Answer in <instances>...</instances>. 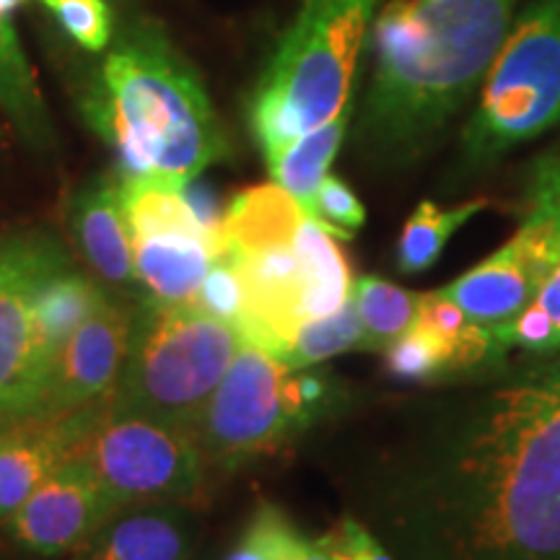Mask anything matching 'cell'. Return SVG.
<instances>
[{"instance_id": "1f68e13d", "label": "cell", "mask_w": 560, "mask_h": 560, "mask_svg": "<svg viewBox=\"0 0 560 560\" xmlns=\"http://www.w3.org/2000/svg\"><path fill=\"white\" fill-rule=\"evenodd\" d=\"M319 540L332 560H395L389 550L353 516H342Z\"/></svg>"}, {"instance_id": "cb8c5ba5", "label": "cell", "mask_w": 560, "mask_h": 560, "mask_svg": "<svg viewBox=\"0 0 560 560\" xmlns=\"http://www.w3.org/2000/svg\"><path fill=\"white\" fill-rule=\"evenodd\" d=\"M353 301L363 327V350H384L408 332L418 314L416 293L380 276H363L353 283Z\"/></svg>"}, {"instance_id": "7c38bea8", "label": "cell", "mask_w": 560, "mask_h": 560, "mask_svg": "<svg viewBox=\"0 0 560 560\" xmlns=\"http://www.w3.org/2000/svg\"><path fill=\"white\" fill-rule=\"evenodd\" d=\"M55 270L21 278L0 293V412L11 418L39 416L45 405L55 355L39 338L32 293Z\"/></svg>"}, {"instance_id": "9a60e30c", "label": "cell", "mask_w": 560, "mask_h": 560, "mask_svg": "<svg viewBox=\"0 0 560 560\" xmlns=\"http://www.w3.org/2000/svg\"><path fill=\"white\" fill-rule=\"evenodd\" d=\"M70 229L83 260L96 276L115 285L136 283L130 223L125 215L120 182L102 177L83 187L70 210Z\"/></svg>"}, {"instance_id": "2e32d148", "label": "cell", "mask_w": 560, "mask_h": 560, "mask_svg": "<svg viewBox=\"0 0 560 560\" xmlns=\"http://www.w3.org/2000/svg\"><path fill=\"white\" fill-rule=\"evenodd\" d=\"M540 285L542 278L527 255L516 240H509L478 268L444 285L441 293L478 325H501L514 319L537 296Z\"/></svg>"}, {"instance_id": "277c9868", "label": "cell", "mask_w": 560, "mask_h": 560, "mask_svg": "<svg viewBox=\"0 0 560 560\" xmlns=\"http://www.w3.org/2000/svg\"><path fill=\"white\" fill-rule=\"evenodd\" d=\"M374 9L376 0H304L249 102L265 159L350 107Z\"/></svg>"}, {"instance_id": "4316f807", "label": "cell", "mask_w": 560, "mask_h": 560, "mask_svg": "<svg viewBox=\"0 0 560 560\" xmlns=\"http://www.w3.org/2000/svg\"><path fill=\"white\" fill-rule=\"evenodd\" d=\"M384 366L389 376L402 382H429L450 371L441 342L416 322L408 332L384 348Z\"/></svg>"}, {"instance_id": "484cf974", "label": "cell", "mask_w": 560, "mask_h": 560, "mask_svg": "<svg viewBox=\"0 0 560 560\" xmlns=\"http://www.w3.org/2000/svg\"><path fill=\"white\" fill-rule=\"evenodd\" d=\"M70 265L62 244L47 231H19L0 236V293L21 278Z\"/></svg>"}, {"instance_id": "f546056e", "label": "cell", "mask_w": 560, "mask_h": 560, "mask_svg": "<svg viewBox=\"0 0 560 560\" xmlns=\"http://www.w3.org/2000/svg\"><path fill=\"white\" fill-rule=\"evenodd\" d=\"M192 306L240 330L244 317V289L240 270L229 255L210 265L208 276L202 278L200 289L195 293Z\"/></svg>"}, {"instance_id": "4dcf8cb0", "label": "cell", "mask_w": 560, "mask_h": 560, "mask_svg": "<svg viewBox=\"0 0 560 560\" xmlns=\"http://www.w3.org/2000/svg\"><path fill=\"white\" fill-rule=\"evenodd\" d=\"M66 32L91 52L109 45L112 13L102 0H45Z\"/></svg>"}, {"instance_id": "9c48e42d", "label": "cell", "mask_w": 560, "mask_h": 560, "mask_svg": "<svg viewBox=\"0 0 560 560\" xmlns=\"http://www.w3.org/2000/svg\"><path fill=\"white\" fill-rule=\"evenodd\" d=\"M289 374L276 355L242 340L219 387L195 418L192 436L202 459L234 470L283 446L299 431L285 395Z\"/></svg>"}, {"instance_id": "5b68a950", "label": "cell", "mask_w": 560, "mask_h": 560, "mask_svg": "<svg viewBox=\"0 0 560 560\" xmlns=\"http://www.w3.org/2000/svg\"><path fill=\"white\" fill-rule=\"evenodd\" d=\"M240 346L242 335L229 322L192 304L145 296L132 310L128 353L109 408L192 431Z\"/></svg>"}, {"instance_id": "603a6c76", "label": "cell", "mask_w": 560, "mask_h": 560, "mask_svg": "<svg viewBox=\"0 0 560 560\" xmlns=\"http://www.w3.org/2000/svg\"><path fill=\"white\" fill-rule=\"evenodd\" d=\"M482 208H488V200H470L450 210L433 206L429 200L420 202L405 223L400 242H397V268L408 276L429 270L441 257L454 231L465 226Z\"/></svg>"}, {"instance_id": "83f0119b", "label": "cell", "mask_w": 560, "mask_h": 560, "mask_svg": "<svg viewBox=\"0 0 560 560\" xmlns=\"http://www.w3.org/2000/svg\"><path fill=\"white\" fill-rule=\"evenodd\" d=\"M304 213L312 221H317L335 240H350L363 226V221H366V208L361 206L355 192L350 190L346 182L332 177V174H327L322 179L319 190L314 192V198Z\"/></svg>"}, {"instance_id": "d6986e66", "label": "cell", "mask_w": 560, "mask_h": 560, "mask_svg": "<svg viewBox=\"0 0 560 560\" xmlns=\"http://www.w3.org/2000/svg\"><path fill=\"white\" fill-rule=\"evenodd\" d=\"M107 301L102 285L89 276L73 270V265L42 278L32 293V314L37 322L39 338L58 355L70 335Z\"/></svg>"}, {"instance_id": "d590c367", "label": "cell", "mask_w": 560, "mask_h": 560, "mask_svg": "<svg viewBox=\"0 0 560 560\" xmlns=\"http://www.w3.org/2000/svg\"><path fill=\"white\" fill-rule=\"evenodd\" d=\"M21 3H24V0H0V11L11 13V11L16 9V5H21Z\"/></svg>"}, {"instance_id": "8992f818", "label": "cell", "mask_w": 560, "mask_h": 560, "mask_svg": "<svg viewBox=\"0 0 560 560\" xmlns=\"http://www.w3.org/2000/svg\"><path fill=\"white\" fill-rule=\"evenodd\" d=\"M560 125V0H532L509 30L462 145L480 166Z\"/></svg>"}, {"instance_id": "d4e9b609", "label": "cell", "mask_w": 560, "mask_h": 560, "mask_svg": "<svg viewBox=\"0 0 560 560\" xmlns=\"http://www.w3.org/2000/svg\"><path fill=\"white\" fill-rule=\"evenodd\" d=\"M346 350H363V327L353 293L338 312L301 322L289 346L280 350L278 361L289 371H304Z\"/></svg>"}, {"instance_id": "836d02e7", "label": "cell", "mask_w": 560, "mask_h": 560, "mask_svg": "<svg viewBox=\"0 0 560 560\" xmlns=\"http://www.w3.org/2000/svg\"><path fill=\"white\" fill-rule=\"evenodd\" d=\"M283 560H332V558L325 545H322V540H310V537H304L301 532H296L289 545V550H285Z\"/></svg>"}, {"instance_id": "f1b7e54d", "label": "cell", "mask_w": 560, "mask_h": 560, "mask_svg": "<svg viewBox=\"0 0 560 560\" xmlns=\"http://www.w3.org/2000/svg\"><path fill=\"white\" fill-rule=\"evenodd\" d=\"M296 532L299 529L285 520L283 511L265 503L255 511L240 542L223 560H283Z\"/></svg>"}, {"instance_id": "7a4b0ae2", "label": "cell", "mask_w": 560, "mask_h": 560, "mask_svg": "<svg viewBox=\"0 0 560 560\" xmlns=\"http://www.w3.org/2000/svg\"><path fill=\"white\" fill-rule=\"evenodd\" d=\"M516 0H389L374 24V81L361 132L369 149L410 159L486 81Z\"/></svg>"}, {"instance_id": "e575fe53", "label": "cell", "mask_w": 560, "mask_h": 560, "mask_svg": "<svg viewBox=\"0 0 560 560\" xmlns=\"http://www.w3.org/2000/svg\"><path fill=\"white\" fill-rule=\"evenodd\" d=\"M16 420H19V418H11V416H5V412H0V433H3V431H9L11 425L16 423Z\"/></svg>"}, {"instance_id": "4fadbf2b", "label": "cell", "mask_w": 560, "mask_h": 560, "mask_svg": "<svg viewBox=\"0 0 560 560\" xmlns=\"http://www.w3.org/2000/svg\"><path fill=\"white\" fill-rule=\"evenodd\" d=\"M102 405L96 402L55 418H19L9 431L0 433V524L11 520L34 490L70 457Z\"/></svg>"}, {"instance_id": "7402d4cb", "label": "cell", "mask_w": 560, "mask_h": 560, "mask_svg": "<svg viewBox=\"0 0 560 560\" xmlns=\"http://www.w3.org/2000/svg\"><path fill=\"white\" fill-rule=\"evenodd\" d=\"M416 325L423 327L425 332H431L441 342L450 371L472 369L480 361L490 359V355L501 353L499 346H495L493 327L472 322L441 291L418 296Z\"/></svg>"}, {"instance_id": "5bb4252c", "label": "cell", "mask_w": 560, "mask_h": 560, "mask_svg": "<svg viewBox=\"0 0 560 560\" xmlns=\"http://www.w3.org/2000/svg\"><path fill=\"white\" fill-rule=\"evenodd\" d=\"M195 522L182 503H125L107 516L75 560H190Z\"/></svg>"}, {"instance_id": "3957f363", "label": "cell", "mask_w": 560, "mask_h": 560, "mask_svg": "<svg viewBox=\"0 0 560 560\" xmlns=\"http://www.w3.org/2000/svg\"><path fill=\"white\" fill-rule=\"evenodd\" d=\"M83 115L117 151L125 177L187 187L229 153L198 73L149 26L112 47L83 96Z\"/></svg>"}, {"instance_id": "44dd1931", "label": "cell", "mask_w": 560, "mask_h": 560, "mask_svg": "<svg viewBox=\"0 0 560 560\" xmlns=\"http://www.w3.org/2000/svg\"><path fill=\"white\" fill-rule=\"evenodd\" d=\"M0 107L32 149H50L52 125L9 13L0 11Z\"/></svg>"}, {"instance_id": "30bf717a", "label": "cell", "mask_w": 560, "mask_h": 560, "mask_svg": "<svg viewBox=\"0 0 560 560\" xmlns=\"http://www.w3.org/2000/svg\"><path fill=\"white\" fill-rule=\"evenodd\" d=\"M117 509L100 480L79 459H66L11 520L5 535L21 550L42 558L75 552Z\"/></svg>"}, {"instance_id": "52a82bcc", "label": "cell", "mask_w": 560, "mask_h": 560, "mask_svg": "<svg viewBox=\"0 0 560 560\" xmlns=\"http://www.w3.org/2000/svg\"><path fill=\"white\" fill-rule=\"evenodd\" d=\"M68 459H79L117 506L125 503H185L206 486L192 431L159 420L115 412L109 400L91 418Z\"/></svg>"}, {"instance_id": "8fae6325", "label": "cell", "mask_w": 560, "mask_h": 560, "mask_svg": "<svg viewBox=\"0 0 560 560\" xmlns=\"http://www.w3.org/2000/svg\"><path fill=\"white\" fill-rule=\"evenodd\" d=\"M130 319V306L107 296L100 310L62 342L39 416H68L109 400L128 353Z\"/></svg>"}, {"instance_id": "6da1fadb", "label": "cell", "mask_w": 560, "mask_h": 560, "mask_svg": "<svg viewBox=\"0 0 560 560\" xmlns=\"http://www.w3.org/2000/svg\"><path fill=\"white\" fill-rule=\"evenodd\" d=\"M392 529L405 560H560V361L467 402Z\"/></svg>"}, {"instance_id": "ac0fdd59", "label": "cell", "mask_w": 560, "mask_h": 560, "mask_svg": "<svg viewBox=\"0 0 560 560\" xmlns=\"http://www.w3.org/2000/svg\"><path fill=\"white\" fill-rule=\"evenodd\" d=\"M301 270V322L338 312L353 293L350 265L332 234L306 215L293 236Z\"/></svg>"}, {"instance_id": "e0dca14e", "label": "cell", "mask_w": 560, "mask_h": 560, "mask_svg": "<svg viewBox=\"0 0 560 560\" xmlns=\"http://www.w3.org/2000/svg\"><path fill=\"white\" fill-rule=\"evenodd\" d=\"M304 219V208L276 182L244 190L231 200L229 210L221 215L226 255L291 244Z\"/></svg>"}, {"instance_id": "ba28073f", "label": "cell", "mask_w": 560, "mask_h": 560, "mask_svg": "<svg viewBox=\"0 0 560 560\" xmlns=\"http://www.w3.org/2000/svg\"><path fill=\"white\" fill-rule=\"evenodd\" d=\"M187 187L156 177H122L136 280L149 299L192 304L210 265L226 257L221 223H208Z\"/></svg>"}, {"instance_id": "d6a6232c", "label": "cell", "mask_w": 560, "mask_h": 560, "mask_svg": "<svg viewBox=\"0 0 560 560\" xmlns=\"http://www.w3.org/2000/svg\"><path fill=\"white\" fill-rule=\"evenodd\" d=\"M285 395H289L293 423L301 431L330 405L332 384L327 382V376L314 374V371L310 374H293L291 371L289 382H285Z\"/></svg>"}, {"instance_id": "ffe728a7", "label": "cell", "mask_w": 560, "mask_h": 560, "mask_svg": "<svg viewBox=\"0 0 560 560\" xmlns=\"http://www.w3.org/2000/svg\"><path fill=\"white\" fill-rule=\"evenodd\" d=\"M348 122L350 107L342 109L330 122L304 132V136L291 140L289 145H283V149L265 159L276 185L293 195L304 210L312 202L314 192L319 190L322 179L327 177V170H330L335 156H338Z\"/></svg>"}]
</instances>
